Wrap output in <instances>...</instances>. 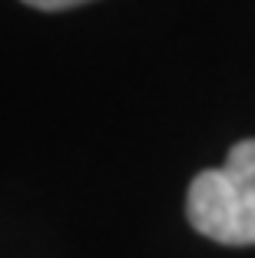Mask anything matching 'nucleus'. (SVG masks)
<instances>
[{"mask_svg": "<svg viewBox=\"0 0 255 258\" xmlns=\"http://www.w3.org/2000/svg\"><path fill=\"white\" fill-rule=\"evenodd\" d=\"M186 215L199 235L222 245H255V139L232 146L222 169L199 172Z\"/></svg>", "mask_w": 255, "mask_h": 258, "instance_id": "1", "label": "nucleus"}, {"mask_svg": "<svg viewBox=\"0 0 255 258\" xmlns=\"http://www.w3.org/2000/svg\"><path fill=\"white\" fill-rule=\"evenodd\" d=\"M23 4L37 10H70V7H80V4H90V0H23Z\"/></svg>", "mask_w": 255, "mask_h": 258, "instance_id": "2", "label": "nucleus"}]
</instances>
